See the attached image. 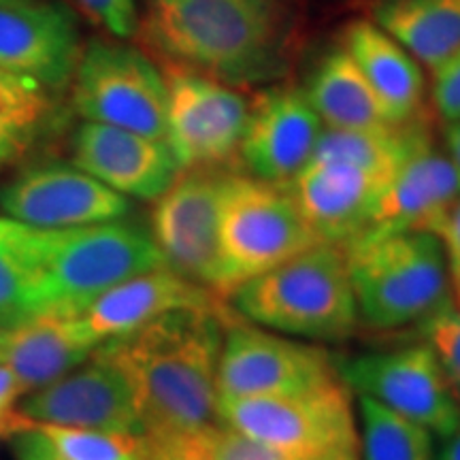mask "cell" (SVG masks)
Returning <instances> with one entry per match:
<instances>
[{
	"mask_svg": "<svg viewBox=\"0 0 460 460\" xmlns=\"http://www.w3.org/2000/svg\"><path fill=\"white\" fill-rule=\"evenodd\" d=\"M13 454L15 460H60L34 427L13 435Z\"/></svg>",
	"mask_w": 460,
	"mask_h": 460,
	"instance_id": "36",
	"label": "cell"
},
{
	"mask_svg": "<svg viewBox=\"0 0 460 460\" xmlns=\"http://www.w3.org/2000/svg\"><path fill=\"white\" fill-rule=\"evenodd\" d=\"M388 180L345 163L312 160L286 190L320 241L348 245L365 233Z\"/></svg>",
	"mask_w": 460,
	"mask_h": 460,
	"instance_id": "20",
	"label": "cell"
},
{
	"mask_svg": "<svg viewBox=\"0 0 460 460\" xmlns=\"http://www.w3.org/2000/svg\"><path fill=\"white\" fill-rule=\"evenodd\" d=\"M228 298L252 324L318 341L349 337L360 318L343 245L326 241L243 281Z\"/></svg>",
	"mask_w": 460,
	"mask_h": 460,
	"instance_id": "4",
	"label": "cell"
},
{
	"mask_svg": "<svg viewBox=\"0 0 460 460\" xmlns=\"http://www.w3.org/2000/svg\"><path fill=\"white\" fill-rule=\"evenodd\" d=\"M343 384L433 435L460 427V402L427 343L369 352L343 362Z\"/></svg>",
	"mask_w": 460,
	"mask_h": 460,
	"instance_id": "10",
	"label": "cell"
},
{
	"mask_svg": "<svg viewBox=\"0 0 460 460\" xmlns=\"http://www.w3.org/2000/svg\"><path fill=\"white\" fill-rule=\"evenodd\" d=\"M166 143L183 169H209L239 149L250 105L237 90L207 75H166Z\"/></svg>",
	"mask_w": 460,
	"mask_h": 460,
	"instance_id": "12",
	"label": "cell"
},
{
	"mask_svg": "<svg viewBox=\"0 0 460 460\" xmlns=\"http://www.w3.org/2000/svg\"><path fill=\"white\" fill-rule=\"evenodd\" d=\"M24 396L22 384L7 367L0 365V437H13L31 429L32 422L15 410V401Z\"/></svg>",
	"mask_w": 460,
	"mask_h": 460,
	"instance_id": "34",
	"label": "cell"
},
{
	"mask_svg": "<svg viewBox=\"0 0 460 460\" xmlns=\"http://www.w3.org/2000/svg\"><path fill=\"white\" fill-rule=\"evenodd\" d=\"M337 379L329 354L264 331L234 312L217 362V399H262L309 390Z\"/></svg>",
	"mask_w": 460,
	"mask_h": 460,
	"instance_id": "9",
	"label": "cell"
},
{
	"mask_svg": "<svg viewBox=\"0 0 460 460\" xmlns=\"http://www.w3.org/2000/svg\"><path fill=\"white\" fill-rule=\"evenodd\" d=\"M322 124L332 130H377L393 124L369 82L345 48L320 60L305 88Z\"/></svg>",
	"mask_w": 460,
	"mask_h": 460,
	"instance_id": "23",
	"label": "cell"
},
{
	"mask_svg": "<svg viewBox=\"0 0 460 460\" xmlns=\"http://www.w3.org/2000/svg\"><path fill=\"white\" fill-rule=\"evenodd\" d=\"M79 56V26L66 4L0 0V68L60 90L73 79Z\"/></svg>",
	"mask_w": 460,
	"mask_h": 460,
	"instance_id": "15",
	"label": "cell"
},
{
	"mask_svg": "<svg viewBox=\"0 0 460 460\" xmlns=\"http://www.w3.org/2000/svg\"><path fill=\"white\" fill-rule=\"evenodd\" d=\"M224 296L194 284L169 267H158L119 281L79 312L101 345L143 329L180 309L217 307Z\"/></svg>",
	"mask_w": 460,
	"mask_h": 460,
	"instance_id": "19",
	"label": "cell"
},
{
	"mask_svg": "<svg viewBox=\"0 0 460 460\" xmlns=\"http://www.w3.org/2000/svg\"><path fill=\"white\" fill-rule=\"evenodd\" d=\"M49 90L24 75L0 68V166L20 158L48 119Z\"/></svg>",
	"mask_w": 460,
	"mask_h": 460,
	"instance_id": "26",
	"label": "cell"
},
{
	"mask_svg": "<svg viewBox=\"0 0 460 460\" xmlns=\"http://www.w3.org/2000/svg\"><path fill=\"white\" fill-rule=\"evenodd\" d=\"M11 220L34 228H75L115 222L130 211L128 199L68 164L32 166L0 192Z\"/></svg>",
	"mask_w": 460,
	"mask_h": 460,
	"instance_id": "13",
	"label": "cell"
},
{
	"mask_svg": "<svg viewBox=\"0 0 460 460\" xmlns=\"http://www.w3.org/2000/svg\"><path fill=\"white\" fill-rule=\"evenodd\" d=\"M17 411L32 424L143 435L128 382L99 349L65 377L28 393Z\"/></svg>",
	"mask_w": 460,
	"mask_h": 460,
	"instance_id": "14",
	"label": "cell"
},
{
	"mask_svg": "<svg viewBox=\"0 0 460 460\" xmlns=\"http://www.w3.org/2000/svg\"><path fill=\"white\" fill-rule=\"evenodd\" d=\"M322 132L305 90L273 88L250 107L237 152L252 177L286 186L312 163Z\"/></svg>",
	"mask_w": 460,
	"mask_h": 460,
	"instance_id": "16",
	"label": "cell"
},
{
	"mask_svg": "<svg viewBox=\"0 0 460 460\" xmlns=\"http://www.w3.org/2000/svg\"><path fill=\"white\" fill-rule=\"evenodd\" d=\"M190 435L205 460H295L217 420Z\"/></svg>",
	"mask_w": 460,
	"mask_h": 460,
	"instance_id": "30",
	"label": "cell"
},
{
	"mask_svg": "<svg viewBox=\"0 0 460 460\" xmlns=\"http://www.w3.org/2000/svg\"><path fill=\"white\" fill-rule=\"evenodd\" d=\"M360 460H435L433 433L360 396Z\"/></svg>",
	"mask_w": 460,
	"mask_h": 460,
	"instance_id": "27",
	"label": "cell"
},
{
	"mask_svg": "<svg viewBox=\"0 0 460 460\" xmlns=\"http://www.w3.org/2000/svg\"><path fill=\"white\" fill-rule=\"evenodd\" d=\"M222 181L211 169H183L152 211V239L166 267L217 295Z\"/></svg>",
	"mask_w": 460,
	"mask_h": 460,
	"instance_id": "11",
	"label": "cell"
},
{
	"mask_svg": "<svg viewBox=\"0 0 460 460\" xmlns=\"http://www.w3.org/2000/svg\"><path fill=\"white\" fill-rule=\"evenodd\" d=\"M343 48L376 92L390 122L405 124L418 118L427 79L410 51L369 20L348 28Z\"/></svg>",
	"mask_w": 460,
	"mask_h": 460,
	"instance_id": "22",
	"label": "cell"
},
{
	"mask_svg": "<svg viewBox=\"0 0 460 460\" xmlns=\"http://www.w3.org/2000/svg\"><path fill=\"white\" fill-rule=\"evenodd\" d=\"M73 107L85 122L166 141V79L143 51L90 41L73 73Z\"/></svg>",
	"mask_w": 460,
	"mask_h": 460,
	"instance_id": "8",
	"label": "cell"
},
{
	"mask_svg": "<svg viewBox=\"0 0 460 460\" xmlns=\"http://www.w3.org/2000/svg\"><path fill=\"white\" fill-rule=\"evenodd\" d=\"M422 331L460 402V312L450 303L424 320Z\"/></svg>",
	"mask_w": 460,
	"mask_h": 460,
	"instance_id": "31",
	"label": "cell"
},
{
	"mask_svg": "<svg viewBox=\"0 0 460 460\" xmlns=\"http://www.w3.org/2000/svg\"><path fill=\"white\" fill-rule=\"evenodd\" d=\"M446 146H447V158L452 160L454 169H456V175H458V183H460V122L447 124Z\"/></svg>",
	"mask_w": 460,
	"mask_h": 460,
	"instance_id": "38",
	"label": "cell"
},
{
	"mask_svg": "<svg viewBox=\"0 0 460 460\" xmlns=\"http://www.w3.org/2000/svg\"><path fill=\"white\" fill-rule=\"evenodd\" d=\"M437 237H439L441 245H444L446 250L450 271H460V199L452 205V209L447 211Z\"/></svg>",
	"mask_w": 460,
	"mask_h": 460,
	"instance_id": "37",
	"label": "cell"
},
{
	"mask_svg": "<svg viewBox=\"0 0 460 460\" xmlns=\"http://www.w3.org/2000/svg\"><path fill=\"white\" fill-rule=\"evenodd\" d=\"M371 22L433 73L460 51V0H379Z\"/></svg>",
	"mask_w": 460,
	"mask_h": 460,
	"instance_id": "24",
	"label": "cell"
},
{
	"mask_svg": "<svg viewBox=\"0 0 460 460\" xmlns=\"http://www.w3.org/2000/svg\"><path fill=\"white\" fill-rule=\"evenodd\" d=\"M433 102L444 122H460V51L433 73Z\"/></svg>",
	"mask_w": 460,
	"mask_h": 460,
	"instance_id": "33",
	"label": "cell"
},
{
	"mask_svg": "<svg viewBox=\"0 0 460 460\" xmlns=\"http://www.w3.org/2000/svg\"><path fill=\"white\" fill-rule=\"evenodd\" d=\"M322 241L284 186L224 175L220 197V295L271 271Z\"/></svg>",
	"mask_w": 460,
	"mask_h": 460,
	"instance_id": "6",
	"label": "cell"
},
{
	"mask_svg": "<svg viewBox=\"0 0 460 460\" xmlns=\"http://www.w3.org/2000/svg\"><path fill=\"white\" fill-rule=\"evenodd\" d=\"M349 452H354V450H349ZM341 454H345V452H339V454H332V456H324V458H314V460H337L339 456H341Z\"/></svg>",
	"mask_w": 460,
	"mask_h": 460,
	"instance_id": "42",
	"label": "cell"
},
{
	"mask_svg": "<svg viewBox=\"0 0 460 460\" xmlns=\"http://www.w3.org/2000/svg\"><path fill=\"white\" fill-rule=\"evenodd\" d=\"M90 20L115 39H128L139 28L135 0H75Z\"/></svg>",
	"mask_w": 460,
	"mask_h": 460,
	"instance_id": "32",
	"label": "cell"
},
{
	"mask_svg": "<svg viewBox=\"0 0 460 460\" xmlns=\"http://www.w3.org/2000/svg\"><path fill=\"white\" fill-rule=\"evenodd\" d=\"M233 314L226 303L180 309L101 345L128 382L143 437L194 433L216 422L217 362Z\"/></svg>",
	"mask_w": 460,
	"mask_h": 460,
	"instance_id": "1",
	"label": "cell"
},
{
	"mask_svg": "<svg viewBox=\"0 0 460 460\" xmlns=\"http://www.w3.org/2000/svg\"><path fill=\"white\" fill-rule=\"evenodd\" d=\"M20 237L39 312L65 309L79 314L119 281L166 267L152 234L128 222L75 228L22 224Z\"/></svg>",
	"mask_w": 460,
	"mask_h": 460,
	"instance_id": "3",
	"label": "cell"
},
{
	"mask_svg": "<svg viewBox=\"0 0 460 460\" xmlns=\"http://www.w3.org/2000/svg\"><path fill=\"white\" fill-rule=\"evenodd\" d=\"M147 458L146 460H205L194 446L192 435L171 437H146Z\"/></svg>",
	"mask_w": 460,
	"mask_h": 460,
	"instance_id": "35",
	"label": "cell"
},
{
	"mask_svg": "<svg viewBox=\"0 0 460 460\" xmlns=\"http://www.w3.org/2000/svg\"><path fill=\"white\" fill-rule=\"evenodd\" d=\"M216 420L295 460L358 450L349 388L339 379L292 394L217 399Z\"/></svg>",
	"mask_w": 460,
	"mask_h": 460,
	"instance_id": "7",
	"label": "cell"
},
{
	"mask_svg": "<svg viewBox=\"0 0 460 460\" xmlns=\"http://www.w3.org/2000/svg\"><path fill=\"white\" fill-rule=\"evenodd\" d=\"M430 143V130L420 118L377 130L326 128L315 146L312 160L352 164L390 180L413 154Z\"/></svg>",
	"mask_w": 460,
	"mask_h": 460,
	"instance_id": "25",
	"label": "cell"
},
{
	"mask_svg": "<svg viewBox=\"0 0 460 460\" xmlns=\"http://www.w3.org/2000/svg\"><path fill=\"white\" fill-rule=\"evenodd\" d=\"M73 163L122 197L158 199L181 172L169 143L85 122L73 137Z\"/></svg>",
	"mask_w": 460,
	"mask_h": 460,
	"instance_id": "17",
	"label": "cell"
},
{
	"mask_svg": "<svg viewBox=\"0 0 460 460\" xmlns=\"http://www.w3.org/2000/svg\"><path fill=\"white\" fill-rule=\"evenodd\" d=\"M141 31L177 68L217 82H261L279 73V0H146Z\"/></svg>",
	"mask_w": 460,
	"mask_h": 460,
	"instance_id": "2",
	"label": "cell"
},
{
	"mask_svg": "<svg viewBox=\"0 0 460 460\" xmlns=\"http://www.w3.org/2000/svg\"><path fill=\"white\" fill-rule=\"evenodd\" d=\"M20 230V222L0 217V329H9L39 314Z\"/></svg>",
	"mask_w": 460,
	"mask_h": 460,
	"instance_id": "28",
	"label": "cell"
},
{
	"mask_svg": "<svg viewBox=\"0 0 460 460\" xmlns=\"http://www.w3.org/2000/svg\"><path fill=\"white\" fill-rule=\"evenodd\" d=\"M450 296L452 305L460 312V271H450Z\"/></svg>",
	"mask_w": 460,
	"mask_h": 460,
	"instance_id": "40",
	"label": "cell"
},
{
	"mask_svg": "<svg viewBox=\"0 0 460 460\" xmlns=\"http://www.w3.org/2000/svg\"><path fill=\"white\" fill-rule=\"evenodd\" d=\"M343 250L358 315L377 329L424 322L452 303L447 256L433 233L360 237Z\"/></svg>",
	"mask_w": 460,
	"mask_h": 460,
	"instance_id": "5",
	"label": "cell"
},
{
	"mask_svg": "<svg viewBox=\"0 0 460 460\" xmlns=\"http://www.w3.org/2000/svg\"><path fill=\"white\" fill-rule=\"evenodd\" d=\"M458 199L456 169L447 154L437 152L430 143L413 154L382 188L360 237L396 233L437 234Z\"/></svg>",
	"mask_w": 460,
	"mask_h": 460,
	"instance_id": "18",
	"label": "cell"
},
{
	"mask_svg": "<svg viewBox=\"0 0 460 460\" xmlns=\"http://www.w3.org/2000/svg\"><path fill=\"white\" fill-rule=\"evenodd\" d=\"M337 460H360V458H358V450L345 452V454H341V456H339Z\"/></svg>",
	"mask_w": 460,
	"mask_h": 460,
	"instance_id": "41",
	"label": "cell"
},
{
	"mask_svg": "<svg viewBox=\"0 0 460 460\" xmlns=\"http://www.w3.org/2000/svg\"><path fill=\"white\" fill-rule=\"evenodd\" d=\"M435 460H460V427L450 437H446V444Z\"/></svg>",
	"mask_w": 460,
	"mask_h": 460,
	"instance_id": "39",
	"label": "cell"
},
{
	"mask_svg": "<svg viewBox=\"0 0 460 460\" xmlns=\"http://www.w3.org/2000/svg\"><path fill=\"white\" fill-rule=\"evenodd\" d=\"M99 348L79 314L65 309L39 312L0 329V365L13 373L24 394L65 377Z\"/></svg>",
	"mask_w": 460,
	"mask_h": 460,
	"instance_id": "21",
	"label": "cell"
},
{
	"mask_svg": "<svg viewBox=\"0 0 460 460\" xmlns=\"http://www.w3.org/2000/svg\"><path fill=\"white\" fill-rule=\"evenodd\" d=\"M60 460H146L147 441L137 433L68 429L54 424H32Z\"/></svg>",
	"mask_w": 460,
	"mask_h": 460,
	"instance_id": "29",
	"label": "cell"
}]
</instances>
